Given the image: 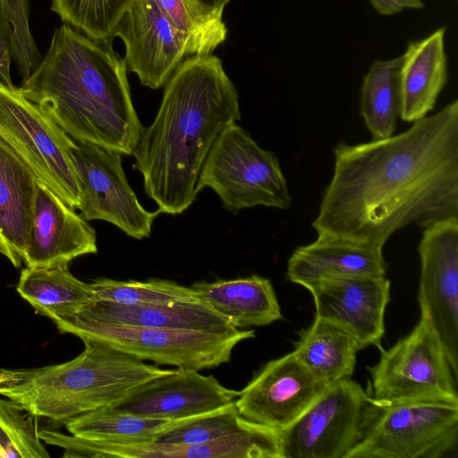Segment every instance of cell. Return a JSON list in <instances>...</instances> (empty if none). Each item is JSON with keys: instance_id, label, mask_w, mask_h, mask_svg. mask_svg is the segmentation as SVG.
I'll return each mask as SVG.
<instances>
[{"instance_id": "cell-30", "label": "cell", "mask_w": 458, "mask_h": 458, "mask_svg": "<svg viewBox=\"0 0 458 458\" xmlns=\"http://www.w3.org/2000/svg\"><path fill=\"white\" fill-rule=\"evenodd\" d=\"M244 422L233 402L207 412L168 420L154 441L172 445L206 443L236 431Z\"/></svg>"}, {"instance_id": "cell-4", "label": "cell", "mask_w": 458, "mask_h": 458, "mask_svg": "<svg viewBox=\"0 0 458 458\" xmlns=\"http://www.w3.org/2000/svg\"><path fill=\"white\" fill-rule=\"evenodd\" d=\"M74 359L34 369H0V396L38 417L58 422L111 405L132 389L175 369L157 365L104 344L83 340Z\"/></svg>"}, {"instance_id": "cell-15", "label": "cell", "mask_w": 458, "mask_h": 458, "mask_svg": "<svg viewBox=\"0 0 458 458\" xmlns=\"http://www.w3.org/2000/svg\"><path fill=\"white\" fill-rule=\"evenodd\" d=\"M305 288L312 295L315 318L346 331L361 349H382L385 311L390 300V281L386 276L331 277Z\"/></svg>"}, {"instance_id": "cell-8", "label": "cell", "mask_w": 458, "mask_h": 458, "mask_svg": "<svg viewBox=\"0 0 458 458\" xmlns=\"http://www.w3.org/2000/svg\"><path fill=\"white\" fill-rule=\"evenodd\" d=\"M369 394L394 402L458 403L456 379L443 344L427 316L420 313L410 334L367 368Z\"/></svg>"}, {"instance_id": "cell-16", "label": "cell", "mask_w": 458, "mask_h": 458, "mask_svg": "<svg viewBox=\"0 0 458 458\" xmlns=\"http://www.w3.org/2000/svg\"><path fill=\"white\" fill-rule=\"evenodd\" d=\"M240 391L223 386L214 376L175 369L129 392L111 404L139 417L175 420L207 412L236 400Z\"/></svg>"}, {"instance_id": "cell-12", "label": "cell", "mask_w": 458, "mask_h": 458, "mask_svg": "<svg viewBox=\"0 0 458 458\" xmlns=\"http://www.w3.org/2000/svg\"><path fill=\"white\" fill-rule=\"evenodd\" d=\"M418 246L420 313L437 333L452 369L458 376V218L423 228Z\"/></svg>"}, {"instance_id": "cell-11", "label": "cell", "mask_w": 458, "mask_h": 458, "mask_svg": "<svg viewBox=\"0 0 458 458\" xmlns=\"http://www.w3.org/2000/svg\"><path fill=\"white\" fill-rule=\"evenodd\" d=\"M71 153L81 189V216L107 221L137 240L148 237L160 211L150 212L140 205L123 172L122 156L73 140Z\"/></svg>"}, {"instance_id": "cell-9", "label": "cell", "mask_w": 458, "mask_h": 458, "mask_svg": "<svg viewBox=\"0 0 458 458\" xmlns=\"http://www.w3.org/2000/svg\"><path fill=\"white\" fill-rule=\"evenodd\" d=\"M0 139L66 205L79 209L81 194L71 139L18 88L0 84Z\"/></svg>"}, {"instance_id": "cell-25", "label": "cell", "mask_w": 458, "mask_h": 458, "mask_svg": "<svg viewBox=\"0 0 458 458\" xmlns=\"http://www.w3.org/2000/svg\"><path fill=\"white\" fill-rule=\"evenodd\" d=\"M400 65L401 56L377 60L363 78L360 114L373 140L394 134L401 114Z\"/></svg>"}, {"instance_id": "cell-29", "label": "cell", "mask_w": 458, "mask_h": 458, "mask_svg": "<svg viewBox=\"0 0 458 458\" xmlns=\"http://www.w3.org/2000/svg\"><path fill=\"white\" fill-rule=\"evenodd\" d=\"M97 301L120 304H164L202 302L191 288L174 281L151 279L145 282L98 278L90 284Z\"/></svg>"}, {"instance_id": "cell-28", "label": "cell", "mask_w": 458, "mask_h": 458, "mask_svg": "<svg viewBox=\"0 0 458 458\" xmlns=\"http://www.w3.org/2000/svg\"><path fill=\"white\" fill-rule=\"evenodd\" d=\"M131 0H51L62 21L98 42L113 44L118 24Z\"/></svg>"}, {"instance_id": "cell-6", "label": "cell", "mask_w": 458, "mask_h": 458, "mask_svg": "<svg viewBox=\"0 0 458 458\" xmlns=\"http://www.w3.org/2000/svg\"><path fill=\"white\" fill-rule=\"evenodd\" d=\"M60 333L96 341L141 360L202 370L230 361L234 347L255 331L212 334L98 322L69 316L54 321Z\"/></svg>"}, {"instance_id": "cell-36", "label": "cell", "mask_w": 458, "mask_h": 458, "mask_svg": "<svg viewBox=\"0 0 458 458\" xmlns=\"http://www.w3.org/2000/svg\"><path fill=\"white\" fill-rule=\"evenodd\" d=\"M0 254L5 256L15 267H19L21 266V263L16 259V258L13 256L12 251L8 249V247L5 245L4 241L0 237Z\"/></svg>"}, {"instance_id": "cell-33", "label": "cell", "mask_w": 458, "mask_h": 458, "mask_svg": "<svg viewBox=\"0 0 458 458\" xmlns=\"http://www.w3.org/2000/svg\"><path fill=\"white\" fill-rule=\"evenodd\" d=\"M12 61L13 31L0 4V84L9 89L16 88L11 79Z\"/></svg>"}, {"instance_id": "cell-14", "label": "cell", "mask_w": 458, "mask_h": 458, "mask_svg": "<svg viewBox=\"0 0 458 458\" xmlns=\"http://www.w3.org/2000/svg\"><path fill=\"white\" fill-rule=\"evenodd\" d=\"M115 37L124 44L127 72L152 89L165 87L180 64L191 56L187 40L154 0H131Z\"/></svg>"}, {"instance_id": "cell-19", "label": "cell", "mask_w": 458, "mask_h": 458, "mask_svg": "<svg viewBox=\"0 0 458 458\" xmlns=\"http://www.w3.org/2000/svg\"><path fill=\"white\" fill-rule=\"evenodd\" d=\"M71 316L98 322L219 335L238 330L205 302L120 304L96 301Z\"/></svg>"}, {"instance_id": "cell-5", "label": "cell", "mask_w": 458, "mask_h": 458, "mask_svg": "<svg viewBox=\"0 0 458 458\" xmlns=\"http://www.w3.org/2000/svg\"><path fill=\"white\" fill-rule=\"evenodd\" d=\"M458 403L374 399L346 458H442L456 448Z\"/></svg>"}, {"instance_id": "cell-3", "label": "cell", "mask_w": 458, "mask_h": 458, "mask_svg": "<svg viewBox=\"0 0 458 458\" xmlns=\"http://www.w3.org/2000/svg\"><path fill=\"white\" fill-rule=\"evenodd\" d=\"M127 72L112 45L64 23L18 90L73 140L131 156L143 127Z\"/></svg>"}, {"instance_id": "cell-17", "label": "cell", "mask_w": 458, "mask_h": 458, "mask_svg": "<svg viewBox=\"0 0 458 458\" xmlns=\"http://www.w3.org/2000/svg\"><path fill=\"white\" fill-rule=\"evenodd\" d=\"M98 252L95 230L38 180L22 260L27 267L69 264Z\"/></svg>"}, {"instance_id": "cell-7", "label": "cell", "mask_w": 458, "mask_h": 458, "mask_svg": "<svg viewBox=\"0 0 458 458\" xmlns=\"http://www.w3.org/2000/svg\"><path fill=\"white\" fill-rule=\"evenodd\" d=\"M203 188L213 190L233 214L257 206L285 209L292 201L276 155L236 123L213 142L196 184L197 192Z\"/></svg>"}, {"instance_id": "cell-22", "label": "cell", "mask_w": 458, "mask_h": 458, "mask_svg": "<svg viewBox=\"0 0 458 458\" xmlns=\"http://www.w3.org/2000/svg\"><path fill=\"white\" fill-rule=\"evenodd\" d=\"M38 178L0 139V237L21 263L31 222Z\"/></svg>"}, {"instance_id": "cell-2", "label": "cell", "mask_w": 458, "mask_h": 458, "mask_svg": "<svg viewBox=\"0 0 458 458\" xmlns=\"http://www.w3.org/2000/svg\"><path fill=\"white\" fill-rule=\"evenodd\" d=\"M240 117L238 92L221 59L187 57L165 85L157 114L133 153L145 192L160 213L178 215L192 204L213 142Z\"/></svg>"}, {"instance_id": "cell-26", "label": "cell", "mask_w": 458, "mask_h": 458, "mask_svg": "<svg viewBox=\"0 0 458 458\" xmlns=\"http://www.w3.org/2000/svg\"><path fill=\"white\" fill-rule=\"evenodd\" d=\"M167 421L139 417L107 405L69 420L65 427L71 435L82 438L137 443L154 441Z\"/></svg>"}, {"instance_id": "cell-37", "label": "cell", "mask_w": 458, "mask_h": 458, "mask_svg": "<svg viewBox=\"0 0 458 458\" xmlns=\"http://www.w3.org/2000/svg\"><path fill=\"white\" fill-rule=\"evenodd\" d=\"M0 458H2L1 453H0Z\"/></svg>"}, {"instance_id": "cell-10", "label": "cell", "mask_w": 458, "mask_h": 458, "mask_svg": "<svg viewBox=\"0 0 458 458\" xmlns=\"http://www.w3.org/2000/svg\"><path fill=\"white\" fill-rule=\"evenodd\" d=\"M372 400L369 392L351 378L328 385L280 432L284 458H346L360 439Z\"/></svg>"}, {"instance_id": "cell-27", "label": "cell", "mask_w": 458, "mask_h": 458, "mask_svg": "<svg viewBox=\"0 0 458 458\" xmlns=\"http://www.w3.org/2000/svg\"><path fill=\"white\" fill-rule=\"evenodd\" d=\"M161 13L187 40L191 55H210L227 37L223 16L194 0H154Z\"/></svg>"}, {"instance_id": "cell-24", "label": "cell", "mask_w": 458, "mask_h": 458, "mask_svg": "<svg viewBox=\"0 0 458 458\" xmlns=\"http://www.w3.org/2000/svg\"><path fill=\"white\" fill-rule=\"evenodd\" d=\"M360 350L358 342L346 331L315 318L309 327L299 333L293 352L317 378L328 386L351 378Z\"/></svg>"}, {"instance_id": "cell-13", "label": "cell", "mask_w": 458, "mask_h": 458, "mask_svg": "<svg viewBox=\"0 0 458 458\" xmlns=\"http://www.w3.org/2000/svg\"><path fill=\"white\" fill-rule=\"evenodd\" d=\"M327 386L292 352L267 362L240 391L234 403L245 420L281 432Z\"/></svg>"}, {"instance_id": "cell-31", "label": "cell", "mask_w": 458, "mask_h": 458, "mask_svg": "<svg viewBox=\"0 0 458 458\" xmlns=\"http://www.w3.org/2000/svg\"><path fill=\"white\" fill-rule=\"evenodd\" d=\"M38 418L17 403L0 398L2 458L50 457L38 436Z\"/></svg>"}, {"instance_id": "cell-21", "label": "cell", "mask_w": 458, "mask_h": 458, "mask_svg": "<svg viewBox=\"0 0 458 458\" xmlns=\"http://www.w3.org/2000/svg\"><path fill=\"white\" fill-rule=\"evenodd\" d=\"M191 288L235 328L267 326L283 319L270 280L258 275L211 283L200 281Z\"/></svg>"}, {"instance_id": "cell-23", "label": "cell", "mask_w": 458, "mask_h": 458, "mask_svg": "<svg viewBox=\"0 0 458 458\" xmlns=\"http://www.w3.org/2000/svg\"><path fill=\"white\" fill-rule=\"evenodd\" d=\"M16 291L36 312L53 322L97 301L90 284L75 277L68 264L26 267L21 270Z\"/></svg>"}, {"instance_id": "cell-32", "label": "cell", "mask_w": 458, "mask_h": 458, "mask_svg": "<svg viewBox=\"0 0 458 458\" xmlns=\"http://www.w3.org/2000/svg\"><path fill=\"white\" fill-rule=\"evenodd\" d=\"M13 31V60L25 80L38 66L42 55L30 27L29 0H0Z\"/></svg>"}, {"instance_id": "cell-1", "label": "cell", "mask_w": 458, "mask_h": 458, "mask_svg": "<svg viewBox=\"0 0 458 458\" xmlns=\"http://www.w3.org/2000/svg\"><path fill=\"white\" fill-rule=\"evenodd\" d=\"M317 235L383 248L411 224L458 218V100L388 138L334 148Z\"/></svg>"}, {"instance_id": "cell-35", "label": "cell", "mask_w": 458, "mask_h": 458, "mask_svg": "<svg viewBox=\"0 0 458 458\" xmlns=\"http://www.w3.org/2000/svg\"><path fill=\"white\" fill-rule=\"evenodd\" d=\"M199 5L206 10L216 14L223 16V12L226 4L230 0H194Z\"/></svg>"}, {"instance_id": "cell-18", "label": "cell", "mask_w": 458, "mask_h": 458, "mask_svg": "<svg viewBox=\"0 0 458 458\" xmlns=\"http://www.w3.org/2000/svg\"><path fill=\"white\" fill-rule=\"evenodd\" d=\"M386 275L383 248L322 235L295 249L286 270L287 280L304 288L331 277Z\"/></svg>"}, {"instance_id": "cell-20", "label": "cell", "mask_w": 458, "mask_h": 458, "mask_svg": "<svg viewBox=\"0 0 458 458\" xmlns=\"http://www.w3.org/2000/svg\"><path fill=\"white\" fill-rule=\"evenodd\" d=\"M445 35V28L441 27L422 39L409 41L401 55L400 118L404 122L413 123L427 116L446 85Z\"/></svg>"}, {"instance_id": "cell-34", "label": "cell", "mask_w": 458, "mask_h": 458, "mask_svg": "<svg viewBox=\"0 0 458 458\" xmlns=\"http://www.w3.org/2000/svg\"><path fill=\"white\" fill-rule=\"evenodd\" d=\"M377 13L391 16L405 9L420 10L424 8L422 0H369Z\"/></svg>"}]
</instances>
